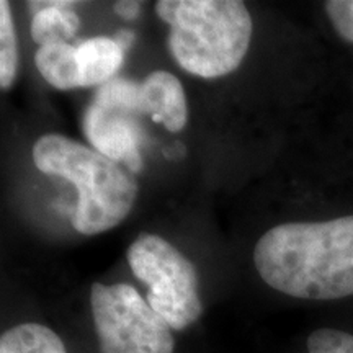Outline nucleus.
<instances>
[{"label": "nucleus", "mask_w": 353, "mask_h": 353, "mask_svg": "<svg viewBox=\"0 0 353 353\" xmlns=\"http://www.w3.org/2000/svg\"><path fill=\"white\" fill-rule=\"evenodd\" d=\"M33 161L43 174L76 185L79 201L72 224L85 236L117 228L138 196V185L120 164L63 134L41 136L33 145Z\"/></svg>", "instance_id": "7ed1b4c3"}, {"label": "nucleus", "mask_w": 353, "mask_h": 353, "mask_svg": "<svg viewBox=\"0 0 353 353\" xmlns=\"http://www.w3.org/2000/svg\"><path fill=\"white\" fill-rule=\"evenodd\" d=\"M92 314L100 353H174L170 325L126 283H95Z\"/></svg>", "instance_id": "39448f33"}, {"label": "nucleus", "mask_w": 353, "mask_h": 353, "mask_svg": "<svg viewBox=\"0 0 353 353\" xmlns=\"http://www.w3.org/2000/svg\"><path fill=\"white\" fill-rule=\"evenodd\" d=\"M132 273L148 285V303L172 329L183 330L203 312L195 265L170 242L143 234L126 254Z\"/></svg>", "instance_id": "20e7f679"}, {"label": "nucleus", "mask_w": 353, "mask_h": 353, "mask_svg": "<svg viewBox=\"0 0 353 353\" xmlns=\"http://www.w3.org/2000/svg\"><path fill=\"white\" fill-rule=\"evenodd\" d=\"M83 132L95 151L105 157L117 164H125L134 174L143 170L139 152L143 130L136 117L92 101L83 117Z\"/></svg>", "instance_id": "423d86ee"}, {"label": "nucleus", "mask_w": 353, "mask_h": 353, "mask_svg": "<svg viewBox=\"0 0 353 353\" xmlns=\"http://www.w3.org/2000/svg\"><path fill=\"white\" fill-rule=\"evenodd\" d=\"M34 63L44 81L54 88L70 90L82 87L76 46L68 43L41 46L34 56Z\"/></svg>", "instance_id": "9d476101"}, {"label": "nucleus", "mask_w": 353, "mask_h": 353, "mask_svg": "<svg viewBox=\"0 0 353 353\" xmlns=\"http://www.w3.org/2000/svg\"><path fill=\"white\" fill-rule=\"evenodd\" d=\"M113 39L117 41L118 46L121 48L123 52H126V50H130L131 44L134 43V33H132V32H118V34Z\"/></svg>", "instance_id": "dca6fc26"}, {"label": "nucleus", "mask_w": 353, "mask_h": 353, "mask_svg": "<svg viewBox=\"0 0 353 353\" xmlns=\"http://www.w3.org/2000/svg\"><path fill=\"white\" fill-rule=\"evenodd\" d=\"M139 10L141 2H130V0H125V2L114 3V12L126 20H134L136 17L139 15Z\"/></svg>", "instance_id": "2eb2a0df"}, {"label": "nucleus", "mask_w": 353, "mask_h": 353, "mask_svg": "<svg viewBox=\"0 0 353 353\" xmlns=\"http://www.w3.org/2000/svg\"><path fill=\"white\" fill-rule=\"evenodd\" d=\"M156 12L170 25L172 56L193 76H226L249 51L252 17L239 0H161Z\"/></svg>", "instance_id": "f03ea898"}, {"label": "nucleus", "mask_w": 353, "mask_h": 353, "mask_svg": "<svg viewBox=\"0 0 353 353\" xmlns=\"http://www.w3.org/2000/svg\"><path fill=\"white\" fill-rule=\"evenodd\" d=\"M254 262L265 283L288 296H352L353 216L268 229L255 244Z\"/></svg>", "instance_id": "f257e3e1"}, {"label": "nucleus", "mask_w": 353, "mask_h": 353, "mask_svg": "<svg viewBox=\"0 0 353 353\" xmlns=\"http://www.w3.org/2000/svg\"><path fill=\"white\" fill-rule=\"evenodd\" d=\"M324 8L339 37L353 44V0H329Z\"/></svg>", "instance_id": "4468645a"}, {"label": "nucleus", "mask_w": 353, "mask_h": 353, "mask_svg": "<svg viewBox=\"0 0 353 353\" xmlns=\"http://www.w3.org/2000/svg\"><path fill=\"white\" fill-rule=\"evenodd\" d=\"M76 2L70 0H46L30 2L32 12V38L41 46L65 43L77 33L81 20L72 10Z\"/></svg>", "instance_id": "6e6552de"}, {"label": "nucleus", "mask_w": 353, "mask_h": 353, "mask_svg": "<svg viewBox=\"0 0 353 353\" xmlns=\"http://www.w3.org/2000/svg\"><path fill=\"white\" fill-rule=\"evenodd\" d=\"M19 43L13 26L10 6L6 0L0 2V87L8 90L19 72Z\"/></svg>", "instance_id": "f8f14e48"}, {"label": "nucleus", "mask_w": 353, "mask_h": 353, "mask_svg": "<svg viewBox=\"0 0 353 353\" xmlns=\"http://www.w3.org/2000/svg\"><path fill=\"white\" fill-rule=\"evenodd\" d=\"M82 87H97L113 81L125 52L113 38L95 37L76 46Z\"/></svg>", "instance_id": "1a4fd4ad"}, {"label": "nucleus", "mask_w": 353, "mask_h": 353, "mask_svg": "<svg viewBox=\"0 0 353 353\" xmlns=\"http://www.w3.org/2000/svg\"><path fill=\"white\" fill-rule=\"evenodd\" d=\"M309 353H353V335L337 329L314 330L307 339Z\"/></svg>", "instance_id": "ddd939ff"}, {"label": "nucleus", "mask_w": 353, "mask_h": 353, "mask_svg": "<svg viewBox=\"0 0 353 353\" xmlns=\"http://www.w3.org/2000/svg\"><path fill=\"white\" fill-rule=\"evenodd\" d=\"M0 353H68L59 335L37 322L15 325L0 337Z\"/></svg>", "instance_id": "9b49d317"}, {"label": "nucleus", "mask_w": 353, "mask_h": 353, "mask_svg": "<svg viewBox=\"0 0 353 353\" xmlns=\"http://www.w3.org/2000/svg\"><path fill=\"white\" fill-rule=\"evenodd\" d=\"M139 114H149L170 132L183 130L188 120L187 97L174 74L156 70L139 83Z\"/></svg>", "instance_id": "0eeeda50"}]
</instances>
